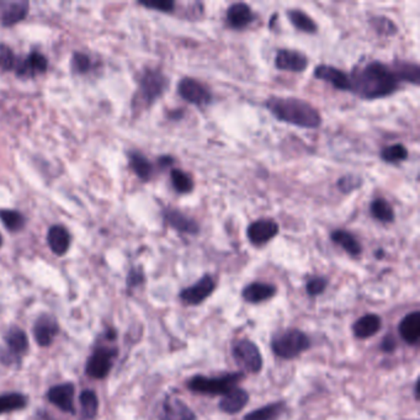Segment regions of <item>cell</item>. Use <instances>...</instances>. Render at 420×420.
<instances>
[{
    "instance_id": "obj_38",
    "label": "cell",
    "mask_w": 420,
    "mask_h": 420,
    "mask_svg": "<svg viewBox=\"0 0 420 420\" xmlns=\"http://www.w3.org/2000/svg\"><path fill=\"white\" fill-rule=\"evenodd\" d=\"M362 178L359 175H352V174H347V175H342L339 180H338L337 186L339 190L342 191V194H350L352 191L360 189L362 185Z\"/></svg>"
},
{
    "instance_id": "obj_43",
    "label": "cell",
    "mask_w": 420,
    "mask_h": 420,
    "mask_svg": "<svg viewBox=\"0 0 420 420\" xmlns=\"http://www.w3.org/2000/svg\"><path fill=\"white\" fill-rule=\"evenodd\" d=\"M397 347V342L395 338L392 337V335H387V337L383 338V340H382L381 344V349L382 352H395V349Z\"/></svg>"
},
{
    "instance_id": "obj_30",
    "label": "cell",
    "mask_w": 420,
    "mask_h": 420,
    "mask_svg": "<svg viewBox=\"0 0 420 420\" xmlns=\"http://www.w3.org/2000/svg\"><path fill=\"white\" fill-rule=\"evenodd\" d=\"M29 13V3L19 1L9 5V8L5 10L4 14L1 16V23L4 26H13L26 18Z\"/></svg>"
},
{
    "instance_id": "obj_8",
    "label": "cell",
    "mask_w": 420,
    "mask_h": 420,
    "mask_svg": "<svg viewBox=\"0 0 420 420\" xmlns=\"http://www.w3.org/2000/svg\"><path fill=\"white\" fill-rule=\"evenodd\" d=\"M116 355V352L109 347H99L93 355L89 357L88 364H87V375L92 378L101 380L106 377L110 372V369L113 366V357Z\"/></svg>"
},
{
    "instance_id": "obj_4",
    "label": "cell",
    "mask_w": 420,
    "mask_h": 420,
    "mask_svg": "<svg viewBox=\"0 0 420 420\" xmlns=\"http://www.w3.org/2000/svg\"><path fill=\"white\" fill-rule=\"evenodd\" d=\"M311 345L309 338L298 329H288L273 339L271 349L276 357L291 360L306 352Z\"/></svg>"
},
{
    "instance_id": "obj_31",
    "label": "cell",
    "mask_w": 420,
    "mask_h": 420,
    "mask_svg": "<svg viewBox=\"0 0 420 420\" xmlns=\"http://www.w3.org/2000/svg\"><path fill=\"white\" fill-rule=\"evenodd\" d=\"M130 164L135 174L143 181H148L152 178L153 174V166L151 161L147 159L146 156L135 152L130 156Z\"/></svg>"
},
{
    "instance_id": "obj_40",
    "label": "cell",
    "mask_w": 420,
    "mask_h": 420,
    "mask_svg": "<svg viewBox=\"0 0 420 420\" xmlns=\"http://www.w3.org/2000/svg\"><path fill=\"white\" fill-rule=\"evenodd\" d=\"M328 286V280L324 279L322 276H317V278H312L308 280L307 285H306V290L309 296H318L321 293L326 291Z\"/></svg>"
},
{
    "instance_id": "obj_22",
    "label": "cell",
    "mask_w": 420,
    "mask_h": 420,
    "mask_svg": "<svg viewBox=\"0 0 420 420\" xmlns=\"http://www.w3.org/2000/svg\"><path fill=\"white\" fill-rule=\"evenodd\" d=\"M5 342L8 345L11 357H20L29 349L27 335L19 327H11L5 334Z\"/></svg>"
},
{
    "instance_id": "obj_24",
    "label": "cell",
    "mask_w": 420,
    "mask_h": 420,
    "mask_svg": "<svg viewBox=\"0 0 420 420\" xmlns=\"http://www.w3.org/2000/svg\"><path fill=\"white\" fill-rule=\"evenodd\" d=\"M381 326V318L377 314H366L364 317L359 318L357 322L354 323L352 332L359 339H367L377 334Z\"/></svg>"
},
{
    "instance_id": "obj_3",
    "label": "cell",
    "mask_w": 420,
    "mask_h": 420,
    "mask_svg": "<svg viewBox=\"0 0 420 420\" xmlns=\"http://www.w3.org/2000/svg\"><path fill=\"white\" fill-rule=\"evenodd\" d=\"M245 377L243 372L226 373L218 377L194 376L187 381V388L190 391L201 395H223L235 388V385Z\"/></svg>"
},
{
    "instance_id": "obj_28",
    "label": "cell",
    "mask_w": 420,
    "mask_h": 420,
    "mask_svg": "<svg viewBox=\"0 0 420 420\" xmlns=\"http://www.w3.org/2000/svg\"><path fill=\"white\" fill-rule=\"evenodd\" d=\"M372 216L375 220L382 223H392L395 221V211L388 201L378 197L373 200L370 206Z\"/></svg>"
},
{
    "instance_id": "obj_42",
    "label": "cell",
    "mask_w": 420,
    "mask_h": 420,
    "mask_svg": "<svg viewBox=\"0 0 420 420\" xmlns=\"http://www.w3.org/2000/svg\"><path fill=\"white\" fill-rule=\"evenodd\" d=\"M141 5L149 8V9L158 10V11H163V13H171L174 8H175V3L174 1H168V0H163V1H152V3H144L142 1Z\"/></svg>"
},
{
    "instance_id": "obj_19",
    "label": "cell",
    "mask_w": 420,
    "mask_h": 420,
    "mask_svg": "<svg viewBox=\"0 0 420 420\" xmlns=\"http://www.w3.org/2000/svg\"><path fill=\"white\" fill-rule=\"evenodd\" d=\"M398 331L402 339L411 345H416L420 339V312L409 313L402 319Z\"/></svg>"
},
{
    "instance_id": "obj_29",
    "label": "cell",
    "mask_w": 420,
    "mask_h": 420,
    "mask_svg": "<svg viewBox=\"0 0 420 420\" xmlns=\"http://www.w3.org/2000/svg\"><path fill=\"white\" fill-rule=\"evenodd\" d=\"M283 409H285V403L276 402L258 408L257 411L250 412L249 414L245 416V420H276L281 416Z\"/></svg>"
},
{
    "instance_id": "obj_2",
    "label": "cell",
    "mask_w": 420,
    "mask_h": 420,
    "mask_svg": "<svg viewBox=\"0 0 420 420\" xmlns=\"http://www.w3.org/2000/svg\"><path fill=\"white\" fill-rule=\"evenodd\" d=\"M265 106L283 123L301 128H317L322 123L321 113L311 104L297 98H270Z\"/></svg>"
},
{
    "instance_id": "obj_6",
    "label": "cell",
    "mask_w": 420,
    "mask_h": 420,
    "mask_svg": "<svg viewBox=\"0 0 420 420\" xmlns=\"http://www.w3.org/2000/svg\"><path fill=\"white\" fill-rule=\"evenodd\" d=\"M168 87V79L156 69H147L140 80V94L144 103L151 105L161 98Z\"/></svg>"
},
{
    "instance_id": "obj_23",
    "label": "cell",
    "mask_w": 420,
    "mask_h": 420,
    "mask_svg": "<svg viewBox=\"0 0 420 420\" xmlns=\"http://www.w3.org/2000/svg\"><path fill=\"white\" fill-rule=\"evenodd\" d=\"M276 288L271 283H253L243 290L242 296L247 302L260 303L274 297Z\"/></svg>"
},
{
    "instance_id": "obj_1",
    "label": "cell",
    "mask_w": 420,
    "mask_h": 420,
    "mask_svg": "<svg viewBox=\"0 0 420 420\" xmlns=\"http://www.w3.org/2000/svg\"><path fill=\"white\" fill-rule=\"evenodd\" d=\"M350 92L366 100L386 98L398 89V79L388 66L372 61L352 70Z\"/></svg>"
},
{
    "instance_id": "obj_48",
    "label": "cell",
    "mask_w": 420,
    "mask_h": 420,
    "mask_svg": "<svg viewBox=\"0 0 420 420\" xmlns=\"http://www.w3.org/2000/svg\"><path fill=\"white\" fill-rule=\"evenodd\" d=\"M3 245V238H1V235H0V247Z\"/></svg>"
},
{
    "instance_id": "obj_35",
    "label": "cell",
    "mask_w": 420,
    "mask_h": 420,
    "mask_svg": "<svg viewBox=\"0 0 420 420\" xmlns=\"http://www.w3.org/2000/svg\"><path fill=\"white\" fill-rule=\"evenodd\" d=\"M0 221L3 222L6 230L10 232H18L23 230L25 226L24 216L15 210H0Z\"/></svg>"
},
{
    "instance_id": "obj_15",
    "label": "cell",
    "mask_w": 420,
    "mask_h": 420,
    "mask_svg": "<svg viewBox=\"0 0 420 420\" xmlns=\"http://www.w3.org/2000/svg\"><path fill=\"white\" fill-rule=\"evenodd\" d=\"M59 333V326L56 318L49 314H42L37 318L34 326V335L39 347H49L54 337Z\"/></svg>"
},
{
    "instance_id": "obj_13",
    "label": "cell",
    "mask_w": 420,
    "mask_h": 420,
    "mask_svg": "<svg viewBox=\"0 0 420 420\" xmlns=\"http://www.w3.org/2000/svg\"><path fill=\"white\" fill-rule=\"evenodd\" d=\"M314 77L326 83L331 84L334 88L342 92H350V79L342 69L333 67L329 64H319L314 69Z\"/></svg>"
},
{
    "instance_id": "obj_20",
    "label": "cell",
    "mask_w": 420,
    "mask_h": 420,
    "mask_svg": "<svg viewBox=\"0 0 420 420\" xmlns=\"http://www.w3.org/2000/svg\"><path fill=\"white\" fill-rule=\"evenodd\" d=\"M47 243L54 254H66L70 247V235L63 226H52L47 233Z\"/></svg>"
},
{
    "instance_id": "obj_21",
    "label": "cell",
    "mask_w": 420,
    "mask_h": 420,
    "mask_svg": "<svg viewBox=\"0 0 420 420\" xmlns=\"http://www.w3.org/2000/svg\"><path fill=\"white\" fill-rule=\"evenodd\" d=\"M49 67V62L44 54L39 52H32L26 58L16 64V73L18 75H36V74L44 73Z\"/></svg>"
},
{
    "instance_id": "obj_7",
    "label": "cell",
    "mask_w": 420,
    "mask_h": 420,
    "mask_svg": "<svg viewBox=\"0 0 420 420\" xmlns=\"http://www.w3.org/2000/svg\"><path fill=\"white\" fill-rule=\"evenodd\" d=\"M178 93L186 103L196 106H206L212 101V94L209 88L197 79L185 77L178 84Z\"/></svg>"
},
{
    "instance_id": "obj_47",
    "label": "cell",
    "mask_w": 420,
    "mask_h": 420,
    "mask_svg": "<svg viewBox=\"0 0 420 420\" xmlns=\"http://www.w3.org/2000/svg\"><path fill=\"white\" fill-rule=\"evenodd\" d=\"M418 392H419V381L416 382V398L418 400L419 396H418Z\"/></svg>"
},
{
    "instance_id": "obj_44",
    "label": "cell",
    "mask_w": 420,
    "mask_h": 420,
    "mask_svg": "<svg viewBox=\"0 0 420 420\" xmlns=\"http://www.w3.org/2000/svg\"><path fill=\"white\" fill-rule=\"evenodd\" d=\"M142 283H143V274H142V271L133 269L130 273V275H128V286L130 288H135V286H137V285Z\"/></svg>"
},
{
    "instance_id": "obj_37",
    "label": "cell",
    "mask_w": 420,
    "mask_h": 420,
    "mask_svg": "<svg viewBox=\"0 0 420 420\" xmlns=\"http://www.w3.org/2000/svg\"><path fill=\"white\" fill-rule=\"evenodd\" d=\"M372 26L381 36H395L398 32L396 24L385 16H377L371 20Z\"/></svg>"
},
{
    "instance_id": "obj_10",
    "label": "cell",
    "mask_w": 420,
    "mask_h": 420,
    "mask_svg": "<svg viewBox=\"0 0 420 420\" xmlns=\"http://www.w3.org/2000/svg\"><path fill=\"white\" fill-rule=\"evenodd\" d=\"M216 283L210 275L202 276L195 285L190 288H184L180 292V298L183 302L191 306H196L204 302L206 298L210 297L212 292L215 291Z\"/></svg>"
},
{
    "instance_id": "obj_33",
    "label": "cell",
    "mask_w": 420,
    "mask_h": 420,
    "mask_svg": "<svg viewBox=\"0 0 420 420\" xmlns=\"http://www.w3.org/2000/svg\"><path fill=\"white\" fill-rule=\"evenodd\" d=\"M80 406L84 419H94L98 414L99 401L97 393L93 391L82 392L80 395Z\"/></svg>"
},
{
    "instance_id": "obj_14",
    "label": "cell",
    "mask_w": 420,
    "mask_h": 420,
    "mask_svg": "<svg viewBox=\"0 0 420 420\" xmlns=\"http://www.w3.org/2000/svg\"><path fill=\"white\" fill-rule=\"evenodd\" d=\"M47 398L54 406L59 408L64 413H75L74 407V386L72 383H63L49 388Z\"/></svg>"
},
{
    "instance_id": "obj_45",
    "label": "cell",
    "mask_w": 420,
    "mask_h": 420,
    "mask_svg": "<svg viewBox=\"0 0 420 420\" xmlns=\"http://www.w3.org/2000/svg\"><path fill=\"white\" fill-rule=\"evenodd\" d=\"M159 161H161V164L164 166H169V164L173 163V158H171V156H161Z\"/></svg>"
},
{
    "instance_id": "obj_25",
    "label": "cell",
    "mask_w": 420,
    "mask_h": 420,
    "mask_svg": "<svg viewBox=\"0 0 420 420\" xmlns=\"http://www.w3.org/2000/svg\"><path fill=\"white\" fill-rule=\"evenodd\" d=\"M331 240H332L335 245L342 247V249L345 250L347 254L352 255V257H357V255L362 254V245H360L359 240L355 238V235H352V233L347 232V230H334L332 235H331Z\"/></svg>"
},
{
    "instance_id": "obj_17",
    "label": "cell",
    "mask_w": 420,
    "mask_h": 420,
    "mask_svg": "<svg viewBox=\"0 0 420 420\" xmlns=\"http://www.w3.org/2000/svg\"><path fill=\"white\" fill-rule=\"evenodd\" d=\"M227 23L232 29L242 30L254 21V14L245 3H235L227 9Z\"/></svg>"
},
{
    "instance_id": "obj_36",
    "label": "cell",
    "mask_w": 420,
    "mask_h": 420,
    "mask_svg": "<svg viewBox=\"0 0 420 420\" xmlns=\"http://www.w3.org/2000/svg\"><path fill=\"white\" fill-rule=\"evenodd\" d=\"M408 149L401 143H396L392 146L383 148L381 152V159L386 163H400L406 161L408 158Z\"/></svg>"
},
{
    "instance_id": "obj_16",
    "label": "cell",
    "mask_w": 420,
    "mask_h": 420,
    "mask_svg": "<svg viewBox=\"0 0 420 420\" xmlns=\"http://www.w3.org/2000/svg\"><path fill=\"white\" fill-rule=\"evenodd\" d=\"M164 218L166 223L171 226V228L178 230L179 233L196 235L200 232V226L194 218H191L175 209H166L164 211Z\"/></svg>"
},
{
    "instance_id": "obj_39",
    "label": "cell",
    "mask_w": 420,
    "mask_h": 420,
    "mask_svg": "<svg viewBox=\"0 0 420 420\" xmlns=\"http://www.w3.org/2000/svg\"><path fill=\"white\" fill-rule=\"evenodd\" d=\"M16 64H18V61H16L13 51L9 47L1 46L0 47V68L3 70H13L16 68Z\"/></svg>"
},
{
    "instance_id": "obj_26",
    "label": "cell",
    "mask_w": 420,
    "mask_h": 420,
    "mask_svg": "<svg viewBox=\"0 0 420 420\" xmlns=\"http://www.w3.org/2000/svg\"><path fill=\"white\" fill-rule=\"evenodd\" d=\"M392 70L398 79V82H407L414 85L419 84L420 68L418 64L400 61L395 63V68Z\"/></svg>"
},
{
    "instance_id": "obj_46",
    "label": "cell",
    "mask_w": 420,
    "mask_h": 420,
    "mask_svg": "<svg viewBox=\"0 0 420 420\" xmlns=\"http://www.w3.org/2000/svg\"><path fill=\"white\" fill-rule=\"evenodd\" d=\"M376 257L378 258V259H380V258H383V250H377Z\"/></svg>"
},
{
    "instance_id": "obj_32",
    "label": "cell",
    "mask_w": 420,
    "mask_h": 420,
    "mask_svg": "<svg viewBox=\"0 0 420 420\" xmlns=\"http://www.w3.org/2000/svg\"><path fill=\"white\" fill-rule=\"evenodd\" d=\"M171 185L178 194H189L194 190V181L189 174L180 169H171Z\"/></svg>"
},
{
    "instance_id": "obj_27",
    "label": "cell",
    "mask_w": 420,
    "mask_h": 420,
    "mask_svg": "<svg viewBox=\"0 0 420 420\" xmlns=\"http://www.w3.org/2000/svg\"><path fill=\"white\" fill-rule=\"evenodd\" d=\"M288 20L296 29L306 34H316L318 26L304 11L299 9H290L288 11Z\"/></svg>"
},
{
    "instance_id": "obj_18",
    "label": "cell",
    "mask_w": 420,
    "mask_h": 420,
    "mask_svg": "<svg viewBox=\"0 0 420 420\" xmlns=\"http://www.w3.org/2000/svg\"><path fill=\"white\" fill-rule=\"evenodd\" d=\"M249 402L248 392L242 388H233L228 393H226L220 402V409L227 414L240 413Z\"/></svg>"
},
{
    "instance_id": "obj_5",
    "label": "cell",
    "mask_w": 420,
    "mask_h": 420,
    "mask_svg": "<svg viewBox=\"0 0 420 420\" xmlns=\"http://www.w3.org/2000/svg\"><path fill=\"white\" fill-rule=\"evenodd\" d=\"M237 365L245 372L258 373L263 367V357L259 347L250 340H238L232 347Z\"/></svg>"
},
{
    "instance_id": "obj_9",
    "label": "cell",
    "mask_w": 420,
    "mask_h": 420,
    "mask_svg": "<svg viewBox=\"0 0 420 420\" xmlns=\"http://www.w3.org/2000/svg\"><path fill=\"white\" fill-rule=\"evenodd\" d=\"M279 225L270 218H260L250 223L247 235L250 243L254 245H264L274 240L279 233Z\"/></svg>"
},
{
    "instance_id": "obj_34",
    "label": "cell",
    "mask_w": 420,
    "mask_h": 420,
    "mask_svg": "<svg viewBox=\"0 0 420 420\" xmlns=\"http://www.w3.org/2000/svg\"><path fill=\"white\" fill-rule=\"evenodd\" d=\"M26 406V397L20 393H9L0 396V414L19 411Z\"/></svg>"
},
{
    "instance_id": "obj_12",
    "label": "cell",
    "mask_w": 420,
    "mask_h": 420,
    "mask_svg": "<svg viewBox=\"0 0 420 420\" xmlns=\"http://www.w3.org/2000/svg\"><path fill=\"white\" fill-rule=\"evenodd\" d=\"M159 420H197V418L186 403L175 397H168L161 404Z\"/></svg>"
},
{
    "instance_id": "obj_49",
    "label": "cell",
    "mask_w": 420,
    "mask_h": 420,
    "mask_svg": "<svg viewBox=\"0 0 420 420\" xmlns=\"http://www.w3.org/2000/svg\"><path fill=\"white\" fill-rule=\"evenodd\" d=\"M44 420H52V418H49V416H44Z\"/></svg>"
},
{
    "instance_id": "obj_41",
    "label": "cell",
    "mask_w": 420,
    "mask_h": 420,
    "mask_svg": "<svg viewBox=\"0 0 420 420\" xmlns=\"http://www.w3.org/2000/svg\"><path fill=\"white\" fill-rule=\"evenodd\" d=\"M90 58L87 54H75L73 56V61H72V67H73L75 72L78 73H87L90 69Z\"/></svg>"
},
{
    "instance_id": "obj_11",
    "label": "cell",
    "mask_w": 420,
    "mask_h": 420,
    "mask_svg": "<svg viewBox=\"0 0 420 420\" xmlns=\"http://www.w3.org/2000/svg\"><path fill=\"white\" fill-rule=\"evenodd\" d=\"M275 66L280 70L301 73L308 67V59L304 54L293 49H279L275 57Z\"/></svg>"
}]
</instances>
